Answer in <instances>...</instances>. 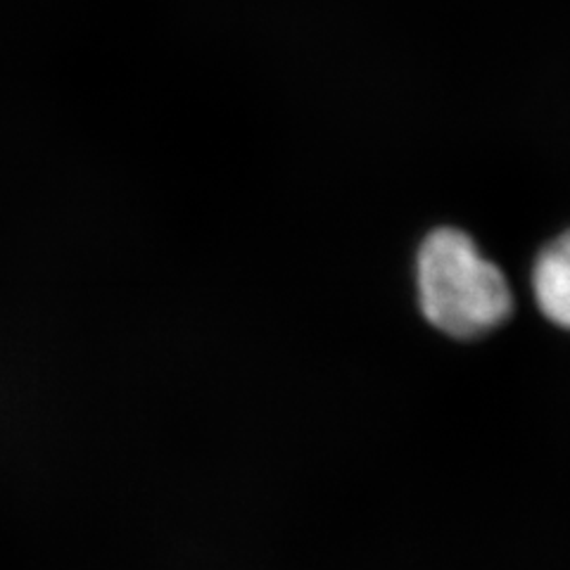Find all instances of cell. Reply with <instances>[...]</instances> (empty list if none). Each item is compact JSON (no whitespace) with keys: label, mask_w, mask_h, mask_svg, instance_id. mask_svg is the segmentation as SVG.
<instances>
[{"label":"cell","mask_w":570,"mask_h":570,"mask_svg":"<svg viewBox=\"0 0 570 570\" xmlns=\"http://www.w3.org/2000/svg\"><path fill=\"white\" fill-rule=\"evenodd\" d=\"M416 295L423 318L454 341H478L504 326L513 295L499 266L469 234L442 226L416 253Z\"/></svg>","instance_id":"cell-1"},{"label":"cell","mask_w":570,"mask_h":570,"mask_svg":"<svg viewBox=\"0 0 570 570\" xmlns=\"http://www.w3.org/2000/svg\"><path fill=\"white\" fill-rule=\"evenodd\" d=\"M532 293L551 324L570 331V230L551 240L534 259Z\"/></svg>","instance_id":"cell-2"}]
</instances>
